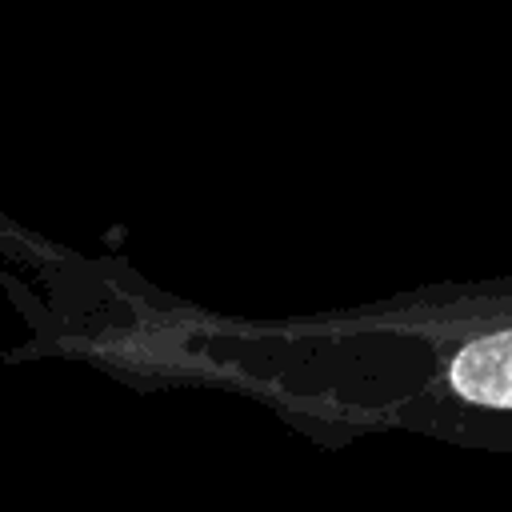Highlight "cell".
<instances>
[{
	"instance_id": "6da1fadb",
	"label": "cell",
	"mask_w": 512,
	"mask_h": 512,
	"mask_svg": "<svg viewBox=\"0 0 512 512\" xmlns=\"http://www.w3.org/2000/svg\"><path fill=\"white\" fill-rule=\"evenodd\" d=\"M204 356L312 416L512 444V284L432 288L276 328H216Z\"/></svg>"
}]
</instances>
